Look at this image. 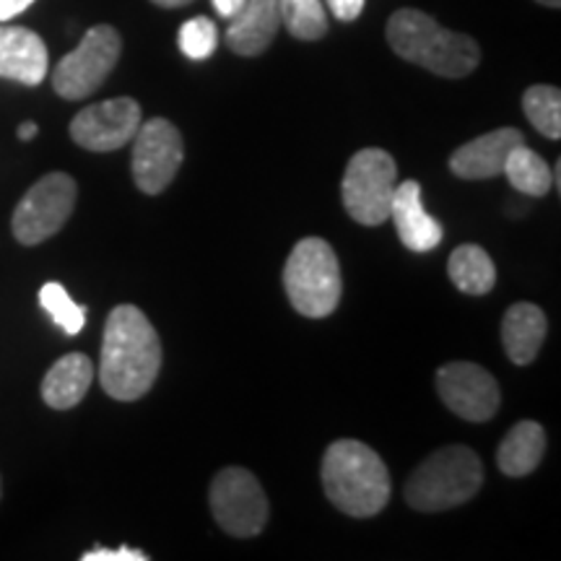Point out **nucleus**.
Returning <instances> with one entry per match:
<instances>
[{"instance_id": "nucleus-17", "label": "nucleus", "mask_w": 561, "mask_h": 561, "mask_svg": "<svg viewBox=\"0 0 561 561\" xmlns=\"http://www.w3.org/2000/svg\"><path fill=\"white\" fill-rule=\"evenodd\" d=\"M546 333H549V320H546L541 307L530 305V301H517L504 312L502 346L507 359L517 367H525L536 359Z\"/></svg>"}, {"instance_id": "nucleus-12", "label": "nucleus", "mask_w": 561, "mask_h": 561, "mask_svg": "<svg viewBox=\"0 0 561 561\" xmlns=\"http://www.w3.org/2000/svg\"><path fill=\"white\" fill-rule=\"evenodd\" d=\"M140 128V104L130 96L83 107L70 123V138L87 151L107 153L128 146Z\"/></svg>"}, {"instance_id": "nucleus-30", "label": "nucleus", "mask_w": 561, "mask_h": 561, "mask_svg": "<svg viewBox=\"0 0 561 561\" xmlns=\"http://www.w3.org/2000/svg\"><path fill=\"white\" fill-rule=\"evenodd\" d=\"M37 123H21L19 125V138L21 140H32L34 136H37Z\"/></svg>"}, {"instance_id": "nucleus-13", "label": "nucleus", "mask_w": 561, "mask_h": 561, "mask_svg": "<svg viewBox=\"0 0 561 561\" xmlns=\"http://www.w3.org/2000/svg\"><path fill=\"white\" fill-rule=\"evenodd\" d=\"M50 55L37 32L26 26H0V79L39 87L47 79Z\"/></svg>"}, {"instance_id": "nucleus-6", "label": "nucleus", "mask_w": 561, "mask_h": 561, "mask_svg": "<svg viewBox=\"0 0 561 561\" xmlns=\"http://www.w3.org/2000/svg\"><path fill=\"white\" fill-rule=\"evenodd\" d=\"M398 167L388 151L362 149L351 157L341 182L343 208L364 227H380L390 219Z\"/></svg>"}, {"instance_id": "nucleus-22", "label": "nucleus", "mask_w": 561, "mask_h": 561, "mask_svg": "<svg viewBox=\"0 0 561 561\" xmlns=\"http://www.w3.org/2000/svg\"><path fill=\"white\" fill-rule=\"evenodd\" d=\"M523 110L533 128L541 136L559 140L561 138V91L557 87H530L523 94Z\"/></svg>"}, {"instance_id": "nucleus-10", "label": "nucleus", "mask_w": 561, "mask_h": 561, "mask_svg": "<svg viewBox=\"0 0 561 561\" xmlns=\"http://www.w3.org/2000/svg\"><path fill=\"white\" fill-rule=\"evenodd\" d=\"M185 146H182L180 130L164 117H153L140 123L133 136V180L138 191L146 195H159L178 178Z\"/></svg>"}, {"instance_id": "nucleus-1", "label": "nucleus", "mask_w": 561, "mask_h": 561, "mask_svg": "<svg viewBox=\"0 0 561 561\" xmlns=\"http://www.w3.org/2000/svg\"><path fill=\"white\" fill-rule=\"evenodd\" d=\"M161 369V343L138 307L121 305L110 312L102 339L100 382L115 401L144 398Z\"/></svg>"}, {"instance_id": "nucleus-2", "label": "nucleus", "mask_w": 561, "mask_h": 561, "mask_svg": "<svg viewBox=\"0 0 561 561\" xmlns=\"http://www.w3.org/2000/svg\"><path fill=\"white\" fill-rule=\"evenodd\" d=\"M388 42L398 58L416 62L442 79H462L481 62V50L468 34L450 32L416 9L396 11L388 21Z\"/></svg>"}, {"instance_id": "nucleus-18", "label": "nucleus", "mask_w": 561, "mask_h": 561, "mask_svg": "<svg viewBox=\"0 0 561 561\" xmlns=\"http://www.w3.org/2000/svg\"><path fill=\"white\" fill-rule=\"evenodd\" d=\"M94 382V364L83 354H68L50 367L42 380V398L55 411L79 405Z\"/></svg>"}, {"instance_id": "nucleus-21", "label": "nucleus", "mask_w": 561, "mask_h": 561, "mask_svg": "<svg viewBox=\"0 0 561 561\" xmlns=\"http://www.w3.org/2000/svg\"><path fill=\"white\" fill-rule=\"evenodd\" d=\"M502 174L517 193L530 195V198H543L551 191V167L528 144L515 146L510 151Z\"/></svg>"}, {"instance_id": "nucleus-26", "label": "nucleus", "mask_w": 561, "mask_h": 561, "mask_svg": "<svg viewBox=\"0 0 561 561\" xmlns=\"http://www.w3.org/2000/svg\"><path fill=\"white\" fill-rule=\"evenodd\" d=\"M83 561H146L144 551L138 549H128V546H123V549H91L81 557Z\"/></svg>"}, {"instance_id": "nucleus-31", "label": "nucleus", "mask_w": 561, "mask_h": 561, "mask_svg": "<svg viewBox=\"0 0 561 561\" xmlns=\"http://www.w3.org/2000/svg\"><path fill=\"white\" fill-rule=\"evenodd\" d=\"M153 5H159V9H182V5L193 3V0H151Z\"/></svg>"}, {"instance_id": "nucleus-32", "label": "nucleus", "mask_w": 561, "mask_h": 561, "mask_svg": "<svg viewBox=\"0 0 561 561\" xmlns=\"http://www.w3.org/2000/svg\"><path fill=\"white\" fill-rule=\"evenodd\" d=\"M538 3H541V5H549V9H559L561 0H538Z\"/></svg>"}, {"instance_id": "nucleus-28", "label": "nucleus", "mask_w": 561, "mask_h": 561, "mask_svg": "<svg viewBox=\"0 0 561 561\" xmlns=\"http://www.w3.org/2000/svg\"><path fill=\"white\" fill-rule=\"evenodd\" d=\"M32 3L34 0H0V24L16 19L19 13H24Z\"/></svg>"}, {"instance_id": "nucleus-20", "label": "nucleus", "mask_w": 561, "mask_h": 561, "mask_svg": "<svg viewBox=\"0 0 561 561\" xmlns=\"http://www.w3.org/2000/svg\"><path fill=\"white\" fill-rule=\"evenodd\" d=\"M447 273H450L453 284L462 294H471V297H483L496 284L494 261H491L489 252L479 248V244H460L450 255Z\"/></svg>"}, {"instance_id": "nucleus-25", "label": "nucleus", "mask_w": 561, "mask_h": 561, "mask_svg": "<svg viewBox=\"0 0 561 561\" xmlns=\"http://www.w3.org/2000/svg\"><path fill=\"white\" fill-rule=\"evenodd\" d=\"M180 50L185 58L191 60H206L216 53V45H219V32H216V24L206 16L191 19L180 26Z\"/></svg>"}, {"instance_id": "nucleus-7", "label": "nucleus", "mask_w": 561, "mask_h": 561, "mask_svg": "<svg viewBox=\"0 0 561 561\" xmlns=\"http://www.w3.org/2000/svg\"><path fill=\"white\" fill-rule=\"evenodd\" d=\"M123 53V39L115 26L100 24L83 34L73 53H68L53 70V89L62 100L79 102L94 94L115 70Z\"/></svg>"}, {"instance_id": "nucleus-5", "label": "nucleus", "mask_w": 561, "mask_h": 561, "mask_svg": "<svg viewBox=\"0 0 561 561\" xmlns=\"http://www.w3.org/2000/svg\"><path fill=\"white\" fill-rule=\"evenodd\" d=\"M284 289L294 310L305 318L320 320L333 314L341 301L343 278L331 244L320 237L299 240L286 261Z\"/></svg>"}, {"instance_id": "nucleus-15", "label": "nucleus", "mask_w": 561, "mask_h": 561, "mask_svg": "<svg viewBox=\"0 0 561 561\" xmlns=\"http://www.w3.org/2000/svg\"><path fill=\"white\" fill-rule=\"evenodd\" d=\"M390 221L396 224L398 237L411 252H432L439 248L445 229L434 216L426 214L421 203V185L416 180H405L396 185L390 206Z\"/></svg>"}, {"instance_id": "nucleus-16", "label": "nucleus", "mask_w": 561, "mask_h": 561, "mask_svg": "<svg viewBox=\"0 0 561 561\" xmlns=\"http://www.w3.org/2000/svg\"><path fill=\"white\" fill-rule=\"evenodd\" d=\"M280 26L278 0H248L237 16H231L227 45L231 53L255 58L271 47Z\"/></svg>"}, {"instance_id": "nucleus-24", "label": "nucleus", "mask_w": 561, "mask_h": 561, "mask_svg": "<svg viewBox=\"0 0 561 561\" xmlns=\"http://www.w3.org/2000/svg\"><path fill=\"white\" fill-rule=\"evenodd\" d=\"M39 305L66 335H79L83 331V325H87V307L70 299V294L62 289L58 280H47V284L42 286Z\"/></svg>"}, {"instance_id": "nucleus-27", "label": "nucleus", "mask_w": 561, "mask_h": 561, "mask_svg": "<svg viewBox=\"0 0 561 561\" xmlns=\"http://www.w3.org/2000/svg\"><path fill=\"white\" fill-rule=\"evenodd\" d=\"M367 0H328V9L339 21H356L362 16Z\"/></svg>"}, {"instance_id": "nucleus-19", "label": "nucleus", "mask_w": 561, "mask_h": 561, "mask_svg": "<svg viewBox=\"0 0 561 561\" xmlns=\"http://www.w3.org/2000/svg\"><path fill=\"white\" fill-rule=\"evenodd\" d=\"M546 455V432L538 421H520L510 430L507 437L502 439L500 453H496V462L500 471L512 479L528 476L541 466Z\"/></svg>"}, {"instance_id": "nucleus-8", "label": "nucleus", "mask_w": 561, "mask_h": 561, "mask_svg": "<svg viewBox=\"0 0 561 561\" xmlns=\"http://www.w3.org/2000/svg\"><path fill=\"white\" fill-rule=\"evenodd\" d=\"M76 182L66 172L45 174L26 191L13 210V237L26 248L50 240L66 227L76 208Z\"/></svg>"}, {"instance_id": "nucleus-3", "label": "nucleus", "mask_w": 561, "mask_h": 561, "mask_svg": "<svg viewBox=\"0 0 561 561\" xmlns=\"http://www.w3.org/2000/svg\"><path fill=\"white\" fill-rule=\"evenodd\" d=\"M320 476L328 500L351 517H375L390 500L388 466L364 442H333Z\"/></svg>"}, {"instance_id": "nucleus-9", "label": "nucleus", "mask_w": 561, "mask_h": 561, "mask_svg": "<svg viewBox=\"0 0 561 561\" xmlns=\"http://www.w3.org/2000/svg\"><path fill=\"white\" fill-rule=\"evenodd\" d=\"M210 512L229 536L252 538L268 523V500L248 468H224L210 483Z\"/></svg>"}, {"instance_id": "nucleus-11", "label": "nucleus", "mask_w": 561, "mask_h": 561, "mask_svg": "<svg viewBox=\"0 0 561 561\" xmlns=\"http://www.w3.org/2000/svg\"><path fill=\"white\" fill-rule=\"evenodd\" d=\"M437 392L447 409L473 424L494 419L502 403L500 385L494 377L471 362H450L439 367Z\"/></svg>"}, {"instance_id": "nucleus-14", "label": "nucleus", "mask_w": 561, "mask_h": 561, "mask_svg": "<svg viewBox=\"0 0 561 561\" xmlns=\"http://www.w3.org/2000/svg\"><path fill=\"white\" fill-rule=\"evenodd\" d=\"M525 144V136L517 128L491 130L460 146L450 157V170L462 180H491L504 172V161L515 146Z\"/></svg>"}, {"instance_id": "nucleus-29", "label": "nucleus", "mask_w": 561, "mask_h": 561, "mask_svg": "<svg viewBox=\"0 0 561 561\" xmlns=\"http://www.w3.org/2000/svg\"><path fill=\"white\" fill-rule=\"evenodd\" d=\"M244 3H248V0H214V9L219 11V16L231 19L242 11Z\"/></svg>"}, {"instance_id": "nucleus-4", "label": "nucleus", "mask_w": 561, "mask_h": 561, "mask_svg": "<svg viewBox=\"0 0 561 561\" xmlns=\"http://www.w3.org/2000/svg\"><path fill=\"white\" fill-rule=\"evenodd\" d=\"M483 486V462L471 447H442L413 471L405 502L419 512L453 510L473 500Z\"/></svg>"}, {"instance_id": "nucleus-23", "label": "nucleus", "mask_w": 561, "mask_h": 561, "mask_svg": "<svg viewBox=\"0 0 561 561\" xmlns=\"http://www.w3.org/2000/svg\"><path fill=\"white\" fill-rule=\"evenodd\" d=\"M278 13L291 37L314 42L328 34V16L322 0H278Z\"/></svg>"}]
</instances>
